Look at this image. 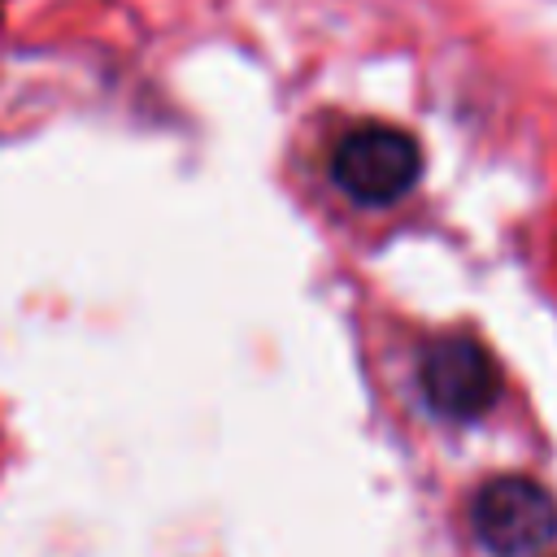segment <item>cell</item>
Returning <instances> with one entry per match:
<instances>
[{
  "mask_svg": "<svg viewBox=\"0 0 557 557\" xmlns=\"http://www.w3.org/2000/svg\"><path fill=\"white\" fill-rule=\"evenodd\" d=\"M422 174V148L409 131L387 122L352 126L331 152V178L357 205H392Z\"/></svg>",
  "mask_w": 557,
  "mask_h": 557,
  "instance_id": "cell-1",
  "label": "cell"
},
{
  "mask_svg": "<svg viewBox=\"0 0 557 557\" xmlns=\"http://www.w3.org/2000/svg\"><path fill=\"white\" fill-rule=\"evenodd\" d=\"M470 527L474 540L496 557H527L557 535V500L535 479L500 474L474 492Z\"/></svg>",
  "mask_w": 557,
  "mask_h": 557,
  "instance_id": "cell-2",
  "label": "cell"
},
{
  "mask_svg": "<svg viewBox=\"0 0 557 557\" xmlns=\"http://www.w3.org/2000/svg\"><path fill=\"white\" fill-rule=\"evenodd\" d=\"M418 383H422L431 413H440L448 422H474L500 396V366L492 361V352L479 339L444 335V339L426 344Z\"/></svg>",
  "mask_w": 557,
  "mask_h": 557,
  "instance_id": "cell-3",
  "label": "cell"
}]
</instances>
